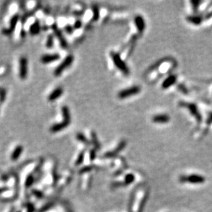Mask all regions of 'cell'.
I'll use <instances>...</instances> for the list:
<instances>
[{
	"label": "cell",
	"instance_id": "cell-1",
	"mask_svg": "<svg viewBox=\"0 0 212 212\" xmlns=\"http://www.w3.org/2000/svg\"><path fill=\"white\" fill-rule=\"evenodd\" d=\"M110 56L116 67L120 71H121L124 75H129L130 73L129 68L128 67L127 65L126 64L124 61L122 60L120 55L115 51H111Z\"/></svg>",
	"mask_w": 212,
	"mask_h": 212
},
{
	"label": "cell",
	"instance_id": "cell-2",
	"mask_svg": "<svg viewBox=\"0 0 212 212\" xmlns=\"http://www.w3.org/2000/svg\"><path fill=\"white\" fill-rule=\"evenodd\" d=\"M74 57L73 55L70 54L67 56H66L65 58L62 61V63L58 66H57L54 70V75L55 76H59L61 75L63 72L72 64V63L74 62Z\"/></svg>",
	"mask_w": 212,
	"mask_h": 212
},
{
	"label": "cell",
	"instance_id": "cell-3",
	"mask_svg": "<svg viewBox=\"0 0 212 212\" xmlns=\"http://www.w3.org/2000/svg\"><path fill=\"white\" fill-rule=\"evenodd\" d=\"M181 183H190L192 184H201L205 181V178L201 175L191 174L188 176L183 175L179 178Z\"/></svg>",
	"mask_w": 212,
	"mask_h": 212
},
{
	"label": "cell",
	"instance_id": "cell-4",
	"mask_svg": "<svg viewBox=\"0 0 212 212\" xmlns=\"http://www.w3.org/2000/svg\"><path fill=\"white\" fill-rule=\"evenodd\" d=\"M141 91V89L139 86H133L131 87H129L127 89H123L118 93L117 96L120 99H124L129 97L135 95Z\"/></svg>",
	"mask_w": 212,
	"mask_h": 212
},
{
	"label": "cell",
	"instance_id": "cell-5",
	"mask_svg": "<svg viewBox=\"0 0 212 212\" xmlns=\"http://www.w3.org/2000/svg\"><path fill=\"white\" fill-rule=\"evenodd\" d=\"M51 28H52L53 31H54V33L56 36L57 39L60 42V45L61 47L65 49L68 47V43L65 39V38L64 37L63 34V32L61 30L59 29L58 26H57L56 24H54L51 26Z\"/></svg>",
	"mask_w": 212,
	"mask_h": 212
},
{
	"label": "cell",
	"instance_id": "cell-6",
	"mask_svg": "<svg viewBox=\"0 0 212 212\" xmlns=\"http://www.w3.org/2000/svg\"><path fill=\"white\" fill-rule=\"evenodd\" d=\"M28 74V61L26 57L22 56L19 59V78L25 80Z\"/></svg>",
	"mask_w": 212,
	"mask_h": 212
},
{
	"label": "cell",
	"instance_id": "cell-7",
	"mask_svg": "<svg viewBox=\"0 0 212 212\" xmlns=\"http://www.w3.org/2000/svg\"><path fill=\"white\" fill-rule=\"evenodd\" d=\"M19 20V15L18 14L15 15L10 21V26H9L8 28H3V29L1 30V33L3 34H5V35H10L14 31L15 28H16V26L18 23Z\"/></svg>",
	"mask_w": 212,
	"mask_h": 212
},
{
	"label": "cell",
	"instance_id": "cell-8",
	"mask_svg": "<svg viewBox=\"0 0 212 212\" xmlns=\"http://www.w3.org/2000/svg\"><path fill=\"white\" fill-rule=\"evenodd\" d=\"M60 58V54L58 53L55 54H47L43 55L41 58V62L43 64H48L59 60Z\"/></svg>",
	"mask_w": 212,
	"mask_h": 212
},
{
	"label": "cell",
	"instance_id": "cell-9",
	"mask_svg": "<svg viewBox=\"0 0 212 212\" xmlns=\"http://www.w3.org/2000/svg\"><path fill=\"white\" fill-rule=\"evenodd\" d=\"M170 120V117L167 114H158L155 115L152 118V122L155 124H165L168 123Z\"/></svg>",
	"mask_w": 212,
	"mask_h": 212
},
{
	"label": "cell",
	"instance_id": "cell-10",
	"mask_svg": "<svg viewBox=\"0 0 212 212\" xmlns=\"http://www.w3.org/2000/svg\"><path fill=\"white\" fill-rule=\"evenodd\" d=\"M70 124V122L64 121L63 120L61 122H59V123H56L53 124L49 129V131H50L51 133H58V132L62 131L65 129H66L67 127H68L69 125Z\"/></svg>",
	"mask_w": 212,
	"mask_h": 212
},
{
	"label": "cell",
	"instance_id": "cell-11",
	"mask_svg": "<svg viewBox=\"0 0 212 212\" xmlns=\"http://www.w3.org/2000/svg\"><path fill=\"white\" fill-rule=\"evenodd\" d=\"M63 93V89L62 87H57L54 89L51 92L49 93V95L47 97V100L49 102H54L58 98H60L61 95Z\"/></svg>",
	"mask_w": 212,
	"mask_h": 212
},
{
	"label": "cell",
	"instance_id": "cell-12",
	"mask_svg": "<svg viewBox=\"0 0 212 212\" xmlns=\"http://www.w3.org/2000/svg\"><path fill=\"white\" fill-rule=\"evenodd\" d=\"M41 25L39 20H36L30 27V33L32 36L37 35L39 34L41 30Z\"/></svg>",
	"mask_w": 212,
	"mask_h": 212
},
{
	"label": "cell",
	"instance_id": "cell-13",
	"mask_svg": "<svg viewBox=\"0 0 212 212\" xmlns=\"http://www.w3.org/2000/svg\"><path fill=\"white\" fill-rule=\"evenodd\" d=\"M177 76L176 75L170 76L168 78H166L165 82H163V83L162 84V89H168L169 87L173 85L177 82Z\"/></svg>",
	"mask_w": 212,
	"mask_h": 212
},
{
	"label": "cell",
	"instance_id": "cell-14",
	"mask_svg": "<svg viewBox=\"0 0 212 212\" xmlns=\"http://www.w3.org/2000/svg\"><path fill=\"white\" fill-rule=\"evenodd\" d=\"M61 113H62L63 118L64 121L70 122L71 123V114L70 111V108L67 106H63L61 108Z\"/></svg>",
	"mask_w": 212,
	"mask_h": 212
},
{
	"label": "cell",
	"instance_id": "cell-15",
	"mask_svg": "<svg viewBox=\"0 0 212 212\" xmlns=\"http://www.w3.org/2000/svg\"><path fill=\"white\" fill-rule=\"evenodd\" d=\"M23 152V146H18L15 148V150L13 151L12 155H11V158L13 161H16V160L19 157L21 154Z\"/></svg>",
	"mask_w": 212,
	"mask_h": 212
},
{
	"label": "cell",
	"instance_id": "cell-16",
	"mask_svg": "<svg viewBox=\"0 0 212 212\" xmlns=\"http://www.w3.org/2000/svg\"><path fill=\"white\" fill-rule=\"evenodd\" d=\"M126 145H127V142H126L125 141H121V142H120V144H119V146H117V148L115 149V150H114V151L110 152V153H107V154H106V156H112L115 155L117 152L121 151L122 149L124 148Z\"/></svg>",
	"mask_w": 212,
	"mask_h": 212
},
{
	"label": "cell",
	"instance_id": "cell-17",
	"mask_svg": "<svg viewBox=\"0 0 212 212\" xmlns=\"http://www.w3.org/2000/svg\"><path fill=\"white\" fill-rule=\"evenodd\" d=\"M93 10V17L92 20L93 22H97L100 19V10L98 6H92Z\"/></svg>",
	"mask_w": 212,
	"mask_h": 212
},
{
	"label": "cell",
	"instance_id": "cell-18",
	"mask_svg": "<svg viewBox=\"0 0 212 212\" xmlns=\"http://www.w3.org/2000/svg\"><path fill=\"white\" fill-rule=\"evenodd\" d=\"M76 139H78V141H81V142L84 143V144L86 145H89L90 144V141H89L86 136L83 133H78L77 135H76Z\"/></svg>",
	"mask_w": 212,
	"mask_h": 212
},
{
	"label": "cell",
	"instance_id": "cell-19",
	"mask_svg": "<svg viewBox=\"0 0 212 212\" xmlns=\"http://www.w3.org/2000/svg\"><path fill=\"white\" fill-rule=\"evenodd\" d=\"M91 139H92V142L93 144H94V146L96 147L97 148H100V143H99L98 137H97V135L95 131H91Z\"/></svg>",
	"mask_w": 212,
	"mask_h": 212
},
{
	"label": "cell",
	"instance_id": "cell-20",
	"mask_svg": "<svg viewBox=\"0 0 212 212\" xmlns=\"http://www.w3.org/2000/svg\"><path fill=\"white\" fill-rule=\"evenodd\" d=\"M7 95V91L4 88L1 87L0 89V104H2L5 102L6 99Z\"/></svg>",
	"mask_w": 212,
	"mask_h": 212
},
{
	"label": "cell",
	"instance_id": "cell-21",
	"mask_svg": "<svg viewBox=\"0 0 212 212\" xmlns=\"http://www.w3.org/2000/svg\"><path fill=\"white\" fill-rule=\"evenodd\" d=\"M54 36L52 34H49L46 41V47L47 48H51L54 46Z\"/></svg>",
	"mask_w": 212,
	"mask_h": 212
},
{
	"label": "cell",
	"instance_id": "cell-22",
	"mask_svg": "<svg viewBox=\"0 0 212 212\" xmlns=\"http://www.w3.org/2000/svg\"><path fill=\"white\" fill-rule=\"evenodd\" d=\"M135 177L133 174H128L125 178V181H126V184L129 185L130 183H133V181H134Z\"/></svg>",
	"mask_w": 212,
	"mask_h": 212
},
{
	"label": "cell",
	"instance_id": "cell-23",
	"mask_svg": "<svg viewBox=\"0 0 212 212\" xmlns=\"http://www.w3.org/2000/svg\"><path fill=\"white\" fill-rule=\"evenodd\" d=\"M65 32L67 34H73L74 28L72 26H70V25H67L66 26H65Z\"/></svg>",
	"mask_w": 212,
	"mask_h": 212
},
{
	"label": "cell",
	"instance_id": "cell-24",
	"mask_svg": "<svg viewBox=\"0 0 212 212\" xmlns=\"http://www.w3.org/2000/svg\"><path fill=\"white\" fill-rule=\"evenodd\" d=\"M82 26H83V23H82L81 20L78 19L76 21L75 23H74V25L73 27L74 29L78 30V29H80V28L82 27Z\"/></svg>",
	"mask_w": 212,
	"mask_h": 212
},
{
	"label": "cell",
	"instance_id": "cell-25",
	"mask_svg": "<svg viewBox=\"0 0 212 212\" xmlns=\"http://www.w3.org/2000/svg\"><path fill=\"white\" fill-rule=\"evenodd\" d=\"M84 156H85L84 152H82L81 153L79 154V156H78V157L77 161H76V164H77V165H79V164L83 163V161L84 160Z\"/></svg>",
	"mask_w": 212,
	"mask_h": 212
},
{
	"label": "cell",
	"instance_id": "cell-26",
	"mask_svg": "<svg viewBox=\"0 0 212 212\" xmlns=\"http://www.w3.org/2000/svg\"><path fill=\"white\" fill-rule=\"evenodd\" d=\"M95 152L94 150H92L90 152V158H91V160H93L95 158Z\"/></svg>",
	"mask_w": 212,
	"mask_h": 212
},
{
	"label": "cell",
	"instance_id": "cell-27",
	"mask_svg": "<svg viewBox=\"0 0 212 212\" xmlns=\"http://www.w3.org/2000/svg\"><path fill=\"white\" fill-rule=\"evenodd\" d=\"M26 32H25V30H22V31H21V37H26Z\"/></svg>",
	"mask_w": 212,
	"mask_h": 212
},
{
	"label": "cell",
	"instance_id": "cell-28",
	"mask_svg": "<svg viewBox=\"0 0 212 212\" xmlns=\"http://www.w3.org/2000/svg\"><path fill=\"white\" fill-rule=\"evenodd\" d=\"M0 89H1V87H0Z\"/></svg>",
	"mask_w": 212,
	"mask_h": 212
}]
</instances>
